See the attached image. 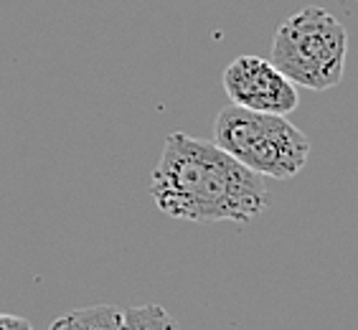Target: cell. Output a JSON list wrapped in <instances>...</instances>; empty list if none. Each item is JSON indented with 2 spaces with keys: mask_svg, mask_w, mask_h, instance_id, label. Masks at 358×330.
Segmentation results:
<instances>
[{
  "mask_svg": "<svg viewBox=\"0 0 358 330\" xmlns=\"http://www.w3.org/2000/svg\"><path fill=\"white\" fill-rule=\"evenodd\" d=\"M150 196L160 211L180 221L247 224L269 206L267 183L221 150L214 140L171 132L150 175Z\"/></svg>",
  "mask_w": 358,
  "mask_h": 330,
  "instance_id": "obj_1",
  "label": "cell"
},
{
  "mask_svg": "<svg viewBox=\"0 0 358 330\" xmlns=\"http://www.w3.org/2000/svg\"><path fill=\"white\" fill-rule=\"evenodd\" d=\"M214 143L262 178H295L310 158V138L287 115L227 104L216 115Z\"/></svg>",
  "mask_w": 358,
  "mask_h": 330,
  "instance_id": "obj_2",
  "label": "cell"
},
{
  "mask_svg": "<svg viewBox=\"0 0 358 330\" xmlns=\"http://www.w3.org/2000/svg\"><path fill=\"white\" fill-rule=\"evenodd\" d=\"M348 31L320 6L287 15L275 31L269 62L295 87L313 92L333 89L343 82Z\"/></svg>",
  "mask_w": 358,
  "mask_h": 330,
  "instance_id": "obj_3",
  "label": "cell"
},
{
  "mask_svg": "<svg viewBox=\"0 0 358 330\" xmlns=\"http://www.w3.org/2000/svg\"><path fill=\"white\" fill-rule=\"evenodd\" d=\"M221 82L229 102L244 110L289 115L300 104L295 84L262 56H236L224 69Z\"/></svg>",
  "mask_w": 358,
  "mask_h": 330,
  "instance_id": "obj_4",
  "label": "cell"
},
{
  "mask_svg": "<svg viewBox=\"0 0 358 330\" xmlns=\"http://www.w3.org/2000/svg\"><path fill=\"white\" fill-rule=\"evenodd\" d=\"M48 330H122V310L112 305L71 310L51 323Z\"/></svg>",
  "mask_w": 358,
  "mask_h": 330,
  "instance_id": "obj_5",
  "label": "cell"
},
{
  "mask_svg": "<svg viewBox=\"0 0 358 330\" xmlns=\"http://www.w3.org/2000/svg\"><path fill=\"white\" fill-rule=\"evenodd\" d=\"M122 330H176V320L163 305H140L122 310Z\"/></svg>",
  "mask_w": 358,
  "mask_h": 330,
  "instance_id": "obj_6",
  "label": "cell"
},
{
  "mask_svg": "<svg viewBox=\"0 0 358 330\" xmlns=\"http://www.w3.org/2000/svg\"><path fill=\"white\" fill-rule=\"evenodd\" d=\"M26 328H31V323H28L26 317L0 313V330H26Z\"/></svg>",
  "mask_w": 358,
  "mask_h": 330,
  "instance_id": "obj_7",
  "label": "cell"
},
{
  "mask_svg": "<svg viewBox=\"0 0 358 330\" xmlns=\"http://www.w3.org/2000/svg\"><path fill=\"white\" fill-rule=\"evenodd\" d=\"M26 330H34V328H26Z\"/></svg>",
  "mask_w": 358,
  "mask_h": 330,
  "instance_id": "obj_8",
  "label": "cell"
}]
</instances>
